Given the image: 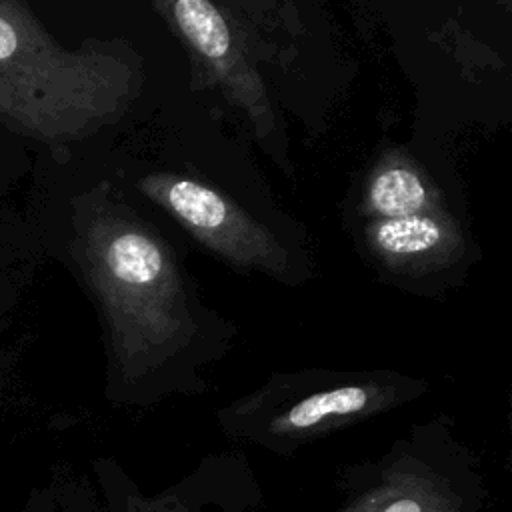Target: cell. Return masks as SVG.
<instances>
[{"instance_id": "ba28073f", "label": "cell", "mask_w": 512, "mask_h": 512, "mask_svg": "<svg viewBox=\"0 0 512 512\" xmlns=\"http://www.w3.org/2000/svg\"><path fill=\"white\" fill-rule=\"evenodd\" d=\"M44 254L24 208H10L0 216V352L20 296L30 284Z\"/></svg>"}, {"instance_id": "30bf717a", "label": "cell", "mask_w": 512, "mask_h": 512, "mask_svg": "<svg viewBox=\"0 0 512 512\" xmlns=\"http://www.w3.org/2000/svg\"><path fill=\"white\" fill-rule=\"evenodd\" d=\"M368 204L382 220L418 216L428 210V190L412 168L390 164L372 178Z\"/></svg>"}, {"instance_id": "6da1fadb", "label": "cell", "mask_w": 512, "mask_h": 512, "mask_svg": "<svg viewBox=\"0 0 512 512\" xmlns=\"http://www.w3.org/2000/svg\"><path fill=\"white\" fill-rule=\"evenodd\" d=\"M126 68L102 46L64 48L20 0H0V140L48 162L108 124Z\"/></svg>"}, {"instance_id": "3957f363", "label": "cell", "mask_w": 512, "mask_h": 512, "mask_svg": "<svg viewBox=\"0 0 512 512\" xmlns=\"http://www.w3.org/2000/svg\"><path fill=\"white\" fill-rule=\"evenodd\" d=\"M486 506L484 480L462 454L416 438L348 470L328 512H486Z\"/></svg>"}, {"instance_id": "277c9868", "label": "cell", "mask_w": 512, "mask_h": 512, "mask_svg": "<svg viewBox=\"0 0 512 512\" xmlns=\"http://www.w3.org/2000/svg\"><path fill=\"white\" fill-rule=\"evenodd\" d=\"M142 188L220 256L268 274L286 272V252L276 238L214 188L166 174L144 178Z\"/></svg>"}, {"instance_id": "8fae6325", "label": "cell", "mask_w": 512, "mask_h": 512, "mask_svg": "<svg viewBox=\"0 0 512 512\" xmlns=\"http://www.w3.org/2000/svg\"><path fill=\"white\" fill-rule=\"evenodd\" d=\"M28 166H30V162H28V154L24 150L0 140V216L6 210L14 208V204L10 200L16 192L18 182L28 172Z\"/></svg>"}, {"instance_id": "5b68a950", "label": "cell", "mask_w": 512, "mask_h": 512, "mask_svg": "<svg viewBox=\"0 0 512 512\" xmlns=\"http://www.w3.org/2000/svg\"><path fill=\"white\" fill-rule=\"evenodd\" d=\"M100 478L108 512H258L264 502L254 474L232 458L204 460L156 494L142 492L112 464Z\"/></svg>"}, {"instance_id": "8992f818", "label": "cell", "mask_w": 512, "mask_h": 512, "mask_svg": "<svg viewBox=\"0 0 512 512\" xmlns=\"http://www.w3.org/2000/svg\"><path fill=\"white\" fill-rule=\"evenodd\" d=\"M392 394L378 386L344 384L298 398L274 412L232 416L226 426L242 438L258 442L268 450L290 454L296 446L370 416L392 402Z\"/></svg>"}, {"instance_id": "9c48e42d", "label": "cell", "mask_w": 512, "mask_h": 512, "mask_svg": "<svg viewBox=\"0 0 512 512\" xmlns=\"http://www.w3.org/2000/svg\"><path fill=\"white\" fill-rule=\"evenodd\" d=\"M372 246L392 258L434 254L448 244V228L428 214L378 220L370 230Z\"/></svg>"}, {"instance_id": "52a82bcc", "label": "cell", "mask_w": 512, "mask_h": 512, "mask_svg": "<svg viewBox=\"0 0 512 512\" xmlns=\"http://www.w3.org/2000/svg\"><path fill=\"white\" fill-rule=\"evenodd\" d=\"M170 18L196 56L240 98L256 122H268V104L258 76L248 68L224 14L204 0H176L168 4Z\"/></svg>"}, {"instance_id": "7a4b0ae2", "label": "cell", "mask_w": 512, "mask_h": 512, "mask_svg": "<svg viewBox=\"0 0 512 512\" xmlns=\"http://www.w3.org/2000/svg\"><path fill=\"white\" fill-rule=\"evenodd\" d=\"M64 252L98 296L122 360L136 340L166 344L180 328L178 276L164 248L140 226L108 208L72 196Z\"/></svg>"}]
</instances>
